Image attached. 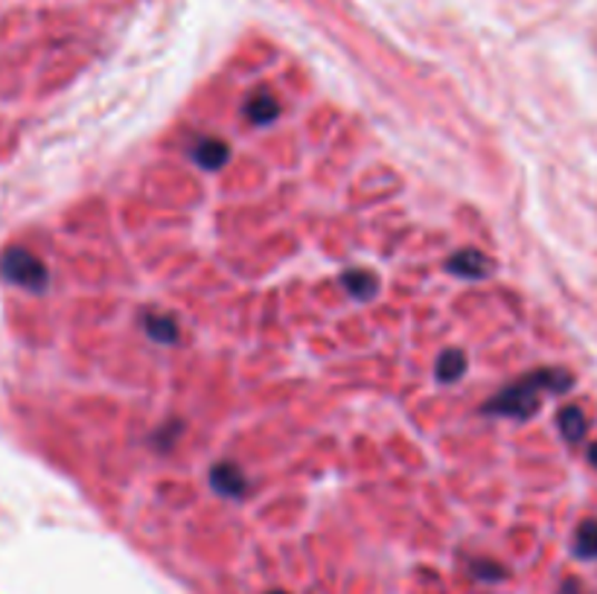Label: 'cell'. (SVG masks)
Wrapping results in <instances>:
<instances>
[{"mask_svg": "<svg viewBox=\"0 0 597 594\" xmlns=\"http://www.w3.org/2000/svg\"><path fill=\"white\" fill-rule=\"evenodd\" d=\"M571 373L560 368H545L530 373V377L516 379L513 384H507L505 391H499L485 406L487 415L496 417H534V411L542 402V393H566L571 388Z\"/></svg>", "mask_w": 597, "mask_h": 594, "instance_id": "6da1fadb", "label": "cell"}, {"mask_svg": "<svg viewBox=\"0 0 597 594\" xmlns=\"http://www.w3.org/2000/svg\"><path fill=\"white\" fill-rule=\"evenodd\" d=\"M0 274L9 283L27 289V292H45L47 280H50L47 265L27 249L3 251V256H0Z\"/></svg>", "mask_w": 597, "mask_h": 594, "instance_id": "7a4b0ae2", "label": "cell"}, {"mask_svg": "<svg viewBox=\"0 0 597 594\" xmlns=\"http://www.w3.org/2000/svg\"><path fill=\"white\" fill-rule=\"evenodd\" d=\"M447 269L452 271L454 277L485 280V277H490L496 263H492L487 254H481L478 249H463V251H454V254L449 256Z\"/></svg>", "mask_w": 597, "mask_h": 594, "instance_id": "3957f363", "label": "cell"}, {"mask_svg": "<svg viewBox=\"0 0 597 594\" xmlns=\"http://www.w3.org/2000/svg\"><path fill=\"white\" fill-rule=\"evenodd\" d=\"M211 484L219 496L227 498H243L245 493H248V478H245L243 469L231 464V460H222V464H216V467L211 469Z\"/></svg>", "mask_w": 597, "mask_h": 594, "instance_id": "277c9868", "label": "cell"}, {"mask_svg": "<svg viewBox=\"0 0 597 594\" xmlns=\"http://www.w3.org/2000/svg\"><path fill=\"white\" fill-rule=\"evenodd\" d=\"M245 120H251L254 126H268L281 117V103L274 97L272 90H254L248 99H245Z\"/></svg>", "mask_w": 597, "mask_h": 594, "instance_id": "5b68a950", "label": "cell"}, {"mask_svg": "<svg viewBox=\"0 0 597 594\" xmlns=\"http://www.w3.org/2000/svg\"><path fill=\"white\" fill-rule=\"evenodd\" d=\"M189 158L196 160L202 169H222L231 158V146L219 137H198L193 149H189Z\"/></svg>", "mask_w": 597, "mask_h": 594, "instance_id": "8992f818", "label": "cell"}, {"mask_svg": "<svg viewBox=\"0 0 597 594\" xmlns=\"http://www.w3.org/2000/svg\"><path fill=\"white\" fill-rule=\"evenodd\" d=\"M341 286L348 289L350 298H355V301H371L379 292V277L368 269H350L341 274Z\"/></svg>", "mask_w": 597, "mask_h": 594, "instance_id": "52a82bcc", "label": "cell"}, {"mask_svg": "<svg viewBox=\"0 0 597 594\" xmlns=\"http://www.w3.org/2000/svg\"><path fill=\"white\" fill-rule=\"evenodd\" d=\"M144 330L149 332V339H155L158 344H175V341H178V324H175L169 315H160V312H146Z\"/></svg>", "mask_w": 597, "mask_h": 594, "instance_id": "ba28073f", "label": "cell"}, {"mask_svg": "<svg viewBox=\"0 0 597 594\" xmlns=\"http://www.w3.org/2000/svg\"><path fill=\"white\" fill-rule=\"evenodd\" d=\"M434 373H438L440 382H458V379L467 373V353H461V350H443V353L438 356V368H434Z\"/></svg>", "mask_w": 597, "mask_h": 594, "instance_id": "9c48e42d", "label": "cell"}, {"mask_svg": "<svg viewBox=\"0 0 597 594\" xmlns=\"http://www.w3.org/2000/svg\"><path fill=\"white\" fill-rule=\"evenodd\" d=\"M586 429H589V420L583 415L577 406H568L560 411V431L566 437L568 444H580L583 437H586Z\"/></svg>", "mask_w": 597, "mask_h": 594, "instance_id": "30bf717a", "label": "cell"}, {"mask_svg": "<svg viewBox=\"0 0 597 594\" xmlns=\"http://www.w3.org/2000/svg\"><path fill=\"white\" fill-rule=\"evenodd\" d=\"M575 551H577V557H583V559L597 557V522L595 519L583 522V525L577 527Z\"/></svg>", "mask_w": 597, "mask_h": 594, "instance_id": "8fae6325", "label": "cell"}, {"mask_svg": "<svg viewBox=\"0 0 597 594\" xmlns=\"http://www.w3.org/2000/svg\"><path fill=\"white\" fill-rule=\"evenodd\" d=\"M589 460H591V467L597 469V444L589 446Z\"/></svg>", "mask_w": 597, "mask_h": 594, "instance_id": "7c38bea8", "label": "cell"}, {"mask_svg": "<svg viewBox=\"0 0 597 594\" xmlns=\"http://www.w3.org/2000/svg\"><path fill=\"white\" fill-rule=\"evenodd\" d=\"M268 594H286V592H268Z\"/></svg>", "mask_w": 597, "mask_h": 594, "instance_id": "4fadbf2b", "label": "cell"}]
</instances>
